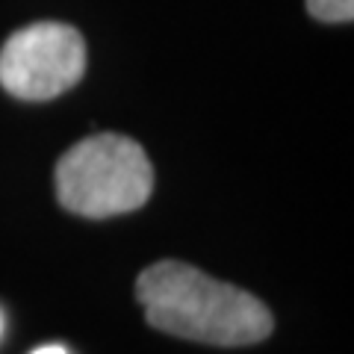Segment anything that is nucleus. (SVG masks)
Masks as SVG:
<instances>
[{"mask_svg":"<svg viewBox=\"0 0 354 354\" xmlns=\"http://www.w3.org/2000/svg\"><path fill=\"white\" fill-rule=\"evenodd\" d=\"M136 298L151 328L204 346H254L274 328L257 295L180 260L148 266L136 281Z\"/></svg>","mask_w":354,"mask_h":354,"instance_id":"nucleus-1","label":"nucleus"},{"mask_svg":"<svg viewBox=\"0 0 354 354\" xmlns=\"http://www.w3.org/2000/svg\"><path fill=\"white\" fill-rule=\"evenodd\" d=\"M153 169L139 142L97 133L68 148L57 162V198L74 216L109 218L133 213L151 198Z\"/></svg>","mask_w":354,"mask_h":354,"instance_id":"nucleus-2","label":"nucleus"},{"mask_svg":"<svg viewBox=\"0 0 354 354\" xmlns=\"http://www.w3.org/2000/svg\"><path fill=\"white\" fill-rule=\"evenodd\" d=\"M86 41L71 24L39 21L0 48V86L21 101H50L83 80Z\"/></svg>","mask_w":354,"mask_h":354,"instance_id":"nucleus-3","label":"nucleus"},{"mask_svg":"<svg viewBox=\"0 0 354 354\" xmlns=\"http://www.w3.org/2000/svg\"><path fill=\"white\" fill-rule=\"evenodd\" d=\"M307 12L325 24H348L354 18V0H307Z\"/></svg>","mask_w":354,"mask_h":354,"instance_id":"nucleus-4","label":"nucleus"},{"mask_svg":"<svg viewBox=\"0 0 354 354\" xmlns=\"http://www.w3.org/2000/svg\"><path fill=\"white\" fill-rule=\"evenodd\" d=\"M30 354H68V348L59 346V342H50V346H41V348L30 351Z\"/></svg>","mask_w":354,"mask_h":354,"instance_id":"nucleus-5","label":"nucleus"},{"mask_svg":"<svg viewBox=\"0 0 354 354\" xmlns=\"http://www.w3.org/2000/svg\"><path fill=\"white\" fill-rule=\"evenodd\" d=\"M0 330H3V319H0Z\"/></svg>","mask_w":354,"mask_h":354,"instance_id":"nucleus-6","label":"nucleus"}]
</instances>
